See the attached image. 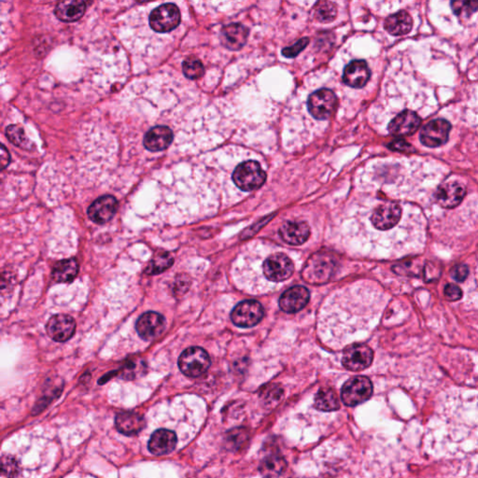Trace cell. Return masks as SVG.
Masks as SVG:
<instances>
[{"label": "cell", "mask_w": 478, "mask_h": 478, "mask_svg": "<svg viewBox=\"0 0 478 478\" xmlns=\"http://www.w3.org/2000/svg\"><path fill=\"white\" fill-rule=\"evenodd\" d=\"M336 271V260L325 254L313 255L302 271L305 281L312 284H324L330 280Z\"/></svg>", "instance_id": "cell-1"}, {"label": "cell", "mask_w": 478, "mask_h": 478, "mask_svg": "<svg viewBox=\"0 0 478 478\" xmlns=\"http://www.w3.org/2000/svg\"><path fill=\"white\" fill-rule=\"evenodd\" d=\"M233 181L240 190L251 192L265 184L266 173L256 161H246L234 169Z\"/></svg>", "instance_id": "cell-2"}, {"label": "cell", "mask_w": 478, "mask_h": 478, "mask_svg": "<svg viewBox=\"0 0 478 478\" xmlns=\"http://www.w3.org/2000/svg\"><path fill=\"white\" fill-rule=\"evenodd\" d=\"M210 355L204 348L190 347L178 358V368L181 373L189 377H199L210 368Z\"/></svg>", "instance_id": "cell-3"}, {"label": "cell", "mask_w": 478, "mask_h": 478, "mask_svg": "<svg viewBox=\"0 0 478 478\" xmlns=\"http://www.w3.org/2000/svg\"><path fill=\"white\" fill-rule=\"evenodd\" d=\"M181 13L178 6L166 3L154 8L149 16V26L158 33H167L180 25Z\"/></svg>", "instance_id": "cell-4"}, {"label": "cell", "mask_w": 478, "mask_h": 478, "mask_svg": "<svg viewBox=\"0 0 478 478\" xmlns=\"http://www.w3.org/2000/svg\"><path fill=\"white\" fill-rule=\"evenodd\" d=\"M373 394V384L365 377L351 378L342 388L343 403L348 406H355L365 403Z\"/></svg>", "instance_id": "cell-5"}, {"label": "cell", "mask_w": 478, "mask_h": 478, "mask_svg": "<svg viewBox=\"0 0 478 478\" xmlns=\"http://www.w3.org/2000/svg\"><path fill=\"white\" fill-rule=\"evenodd\" d=\"M338 99L332 90L319 89L309 96L307 108L317 120H328L336 110Z\"/></svg>", "instance_id": "cell-6"}, {"label": "cell", "mask_w": 478, "mask_h": 478, "mask_svg": "<svg viewBox=\"0 0 478 478\" xmlns=\"http://www.w3.org/2000/svg\"><path fill=\"white\" fill-rule=\"evenodd\" d=\"M265 316V309L259 302L246 300L234 307L231 313L232 321L237 326L254 327L259 324Z\"/></svg>", "instance_id": "cell-7"}, {"label": "cell", "mask_w": 478, "mask_h": 478, "mask_svg": "<svg viewBox=\"0 0 478 478\" xmlns=\"http://www.w3.org/2000/svg\"><path fill=\"white\" fill-rule=\"evenodd\" d=\"M403 210L394 202H387L378 206L371 217V222L378 231L387 232L397 227L402 221Z\"/></svg>", "instance_id": "cell-8"}, {"label": "cell", "mask_w": 478, "mask_h": 478, "mask_svg": "<svg viewBox=\"0 0 478 478\" xmlns=\"http://www.w3.org/2000/svg\"><path fill=\"white\" fill-rule=\"evenodd\" d=\"M295 265L288 256L283 254H275L269 256L263 263V273L268 280L280 283L292 277Z\"/></svg>", "instance_id": "cell-9"}, {"label": "cell", "mask_w": 478, "mask_h": 478, "mask_svg": "<svg viewBox=\"0 0 478 478\" xmlns=\"http://www.w3.org/2000/svg\"><path fill=\"white\" fill-rule=\"evenodd\" d=\"M373 359L374 353L371 348L365 344H354L346 348L342 363L348 370L358 372L368 368Z\"/></svg>", "instance_id": "cell-10"}, {"label": "cell", "mask_w": 478, "mask_h": 478, "mask_svg": "<svg viewBox=\"0 0 478 478\" xmlns=\"http://www.w3.org/2000/svg\"><path fill=\"white\" fill-rule=\"evenodd\" d=\"M165 317L160 313L148 312L142 314L137 321L136 330L145 341L157 339L166 329Z\"/></svg>", "instance_id": "cell-11"}, {"label": "cell", "mask_w": 478, "mask_h": 478, "mask_svg": "<svg viewBox=\"0 0 478 478\" xmlns=\"http://www.w3.org/2000/svg\"><path fill=\"white\" fill-rule=\"evenodd\" d=\"M450 129L451 125L445 120H433L422 128L421 142L422 144L430 148L444 145L448 142Z\"/></svg>", "instance_id": "cell-12"}, {"label": "cell", "mask_w": 478, "mask_h": 478, "mask_svg": "<svg viewBox=\"0 0 478 478\" xmlns=\"http://www.w3.org/2000/svg\"><path fill=\"white\" fill-rule=\"evenodd\" d=\"M76 322L72 316L57 314L50 318L46 325L48 336L57 342H66L74 336Z\"/></svg>", "instance_id": "cell-13"}, {"label": "cell", "mask_w": 478, "mask_h": 478, "mask_svg": "<svg viewBox=\"0 0 478 478\" xmlns=\"http://www.w3.org/2000/svg\"><path fill=\"white\" fill-rule=\"evenodd\" d=\"M466 187L459 181H450L437 188L435 198L439 206L454 208L462 203L465 198Z\"/></svg>", "instance_id": "cell-14"}, {"label": "cell", "mask_w": 478, "mask_h": 478, "mask_svg": "<svg viewBox=\"0 0 478 478\" xmlns=\"http://www.w3.org/2000/svg\"><path fill=\"white\" fill-rule=\"evenodd\" d=\"M118 206V201L114 196H101L88 208V216L95 224H105L115 215Z\"/></svg>", "instance_id": "cell-15"}, {"label": "cell", "mask_w": 478, "mask_h": 478, "mask_svg": "<svg viewBox=\"0 0 478 478\" xmlns=\"http://www.w3.org/2000/svg\"><path fill=\"white\" fill-rule=\"evenodd\" d=\"M174 134L172 129L165 125H157L149 129L143 137V145L149 152H163L172 145Z\"/></svg>", "instance_id": "cell-16"}, {"label": "cell", "mask_w": 478, "mask_h": 478, "mask_svg": "<svg viewBox=\"0 0 478 478\" xmlns=\"http://www.w3.org/2000/svg\"><path fill=\"white\" fill-rule=\"evenodd\" d=\"M421 120L418 114L411 110L399 113L389 125V132L392 136L402 137L414 134L421 126Z\"/></svg>", "instance_id": "cell-17"}, {"label": "cell", "mask_w": 478, "mask_h": 478, "mask_svg": "<svg viewBox=\"0 0 478 478\" xmlns=\"http://www.w3.org/2000/svg\"><path fill=\"white\" fill-rule=\"evenodd\" d=\"M310 295L309 290L303 286L292 287L283 292L280 299V307L286 313L300 312L309 303Z\"/></svg>", "instance_id": "cell-18"}, {"label": "cell", "mask_w": 478, "mask_h": 478, "mask_svg": "<svg viewBox=\"0 0 478 478\" xmlns=\"http://www.w3.org/2000/svg\"><path fill=\"white\" fill-rule=\"evenodd\" d=\"M370 77L371 72L365 60L351 61L343 73V81L356 89L365 87Z\"/></svg>", "instance_id": "cell-19"}, {"label": "cell", "mask_w": 478, "mask_h": 478, "mask_svg": "<svg viewBox=\"0 0 478 478\" xmlns=\"http://www.w3.org/2000/svg\"><path fill=\"white\" fill-rule=\"evenodd\" d=\"M249 35L250 30L245 25L241 23H231L222 28L221 42L225 48L231 51H239L247 42Z\"/></svg>", "instance_id": "cell-20"}, {"label": "cell", "mask_w": 478, "mask_h": 478, "mask_svg": "<svg viewBox=\"0 0 478 478\" xmlns=\"http://www.w3.org/2000/svg\"><path fill=\"white\" fill-rule=\"evenodd\" d=\"M177 436L172 431L160 429L155 431L149 439V453L155 456H164L172 453L177 445Z\"/></svg>", "instance_id": "cell-21"}, {"label": "cell", "mask_w": 478, "mask_h": 478, "mask_svg": "<svg viewBox=\"0 0 478 478\" xmlns=\"http://www.w3.org/2000/svg\"><path fill=\"white\" fill-rule=\"evenodd\" d=\"M281 239L291 245H302L309 239L310 227L305 222H287L280 230Z\"/></svg>", "instance_id": "cell-22"}, {"label": "cell", "mask_w": 478, "mask_h": 478, "mask_svg": "<svg viewBox=\"0 0 478 478\" xmlns=\"http://www.w3.org/2000/svg\"><path fill=\"white\" fill-rule=\"evenodd\" d=\"M115 425L123 435L135 436L144 429L146 421L144 416L139 413L125 411L116 416Z\"/></svg>", "instance_id": "cell-23"}, {"label": "cell", "mask_w": 478, "mask_h": 478, "mask_svg": "<svg viewBox=\"0 0 478 478\" xmlns=\"http://www.w3.org/2000/svg\"><path fill=\"white\" fill-rule=\"evenodd\" d=\"M86 11V3L81 0H67L58 3L55 7V16L60 21L73 23L80 20Z\"/></svg>", "instance_id": "cell-24"}, {"label": "cell", "mask_w": 478, "mask_h": 478, "mask_svg": "<svg viewBox=\"0 0 478 478\" xmlns=\"http://www.w3.org/2000/svg\"><path fill=\"white\" fill-rule=\"evenodd\" d=\"M413 21L411 16L406 11H400L392 14L386 19L384 28L392 36H403L411 31Z\"/></svg>", "instance_id": "cell-25"}, {"label": "cell", "mask_w": 478, "mask_h": 478, "mask_svg": "<svg viewBox=\"0 0 478 478\" xmlns=\"http://www.w3.org/2000/svg\"><path fill=\"white\" fill-rule=\"evenodd\" d=\"M79 273V263L75 258L63 260L58 262L52 269V277L55 283H70L77 277Z\"/></svg>", "instance_id": "cell-26"}, {"label": "cell", "mask_w": 478, "mask_h": 478, "mask_svg": "<svg viewBox=\"0 0 478 478\" xmlns=\"http://www.w3.org/2000/svg\"><path fill=\"white\" fill-rule=\"evenodd\" d=\"M287 463L283 457L271 455L261 462L259 470L263 478H277L285 470Z\"/></svg>", "instance_id": "cell-27"}, {"label": "cell", "mask_w": 478, "mask_h": 478, "mask_svg": "<svg viewBox=\"0 0 478 478\" xmlns=\"http://www.w3.org/2000/svg\"><path fill=\"white\" fill-rule=\"evenodd\" d=\"M315 407L321 411H336L340 409L338 396L332 389H321L315 397Z\"/></svg>", "instance_id": "cell-28"}, {"label": "cell", "mask_w": 478, "mask_h": 478, "mask_svg": "<svg viewBox=\"0 0 478 478\" xmlns=\"http://www.w3.org/2000/svg\"><path fill=\"white\" fill-rule=\"evenodd\" d=\"M314 16L319 22H333L337 16L336 5L331 1L318 2L314 7Z\"/></svg>", "instance_id": "cell-29"}, {"label": "cell", "mask_w": 478, "mask_h": 478, "mask_svg": "<svg viewBox=\"0 0 478 478\" xmlns=\"http://www.w3.org/2000/svg\"><path fill=\"white\" fill-rule=\"evenodd\" d=\"M173 263H174V259H173L171 255L167 254V252L162 254H158L157 257H154V259L149 262L145 272L149 275L161 274V273L171 268Z\"/></svg>", "instance_id": "cell-30"}, {"label": "cell", "mask_w": 478, "mask_h": 478, "mask_svg": "<svg viewBox=\"0 0 478 478\" xmlns=\"http://www.w3.org/2000/svg\"><path fill=\"white\" fill-rule=\"evenodd\" d=\"M183 72L190 80H198L204 75L205 69L203 64L198 58L190 57L184 60Z\"/></svg>", "instance_id": "cell-31"}, {"label": "cell", "mask_w": 478, "mask_h": 478, "mask_svg": "<svg viewBox=\"0 0 478 478\" xmlns=\"http://www.w3.org/2000/svg\"><path fill=\"white\" fill-rule=\"evenodd\" d=\"M6 137L13 144L20 147V148H30V142L26 137L25 131L17 125H10L6 129Z\"/></svg>", "instance_id": "cell-32"}, {"label": "cell", "mask_w": 478, "mask_h": 478, "mask_svg": "<svg viewBox=\"0 0 478 478\" xmlns=\"http://www.w3.org/2000/svg\"><path fill=\"white\" fill-rule=\"evenodd\" d=\"M451 8L457 16L469 18L478 11V1H453Z\"/></svg>", "instance_id": "cell-33"}, {"label": "cell", "mask_w": 478, "mask_h": 478, "mask_svg": "<svg viewBox=\"0 0 478 478\" xmlns=\"http://www.w3.org/2000/svg\"><path fill=\"white\" fill-rule=\"evenodd\" d=\"M309 38H303V39L299 40L297 42L292 45V47H288L283 50V55L285 57L293 58L297 57L302 51H304L307 48V46L309 45Z\"/></svg>", "instance_id": "cell-34"}, {"label": "cell", "mask_w": 478, "mask_h": 478, "mask_svg": "<svg viewBox=\"0 0 478 478\" xmlns=\"http://www.w3.org/2000/svg\"><path fill=\"white\" fill-rule=\"evenodd\" d=\"M248 439L247 433L244 430H234L233 432L229 433L228 443H230L234 448H239Z\"/></svg>", "instance_id": "cell-35"}, {"label": "cell", "mask_w": 478, "mask_h": 478, "mask_svg": "<svg viewBox=\"0 0 478 478\" xmlns=\"http://www.w3.org/2000/svg\"><path fill=\"white\" fill-rule=\"evenodd\" d=\"M445 296L448 300L456 302L462 297V291L459 286L455 284H448L445 288Z\"/></svg>", "instance_id": "cell-36"}, {"label": "cell", "mask_w": 478, "mask_h": 478, "mask_svg": "<svg viewBox=\"0 0 478 478\" xmlns=\"http://www.w3.org/2000/svg\"><path fill=\"white\" fill-rule=\"evenodd\" d=\"M468 275L469 269L467 266L465 265L455 266L453 268V271H451V277H453L454 280L459 281V283L465 280L466 278L468 277Z\"/></svg>", "instance_id": "cell-37"}, {"label": "cell", "mask_w": 478, "mask_h": 478, "mask_svg": "<svg viewBox=\"0 0 478 478\" xmlns=\"http://www.w3.org/2000/svg\"><path fill=\"white\" fill-rule=\"evenodd\" d=\"M389 148L394 149V151L403 152H415V148L412 145H410L409 143L404 142L403 140H397L392 142L391 144L389 145Z\"/></svg>", "instance_id": "cell-38"}, {"label": "cell", "mask_w": 478, "mask_h": 478, "mask_svg": "<svg viewBox=\"0 0 478 478\" xmlns=\"http://www.w3.org/2000/svg\"><path fill=\"white\" fill-rule=\"evenodd\" d=\"M11 162V155L10 152L7 151L6 147L2 145L1 149V160H0V164H1V169L4 170L6 167L8 166V164Z\"/></svg>", "instance_id": "cell-39"}, {"label": "cell", "mask_w": 478, "mask_h": 478, "mask_svg": "<svg viewBox=\"0 0 478 478\" xmlns=\"http://www.w3.org/2000/svg\"><path fill=\"white\" fill-rule=\"evenodd\" d=\"M183 277H181V280H178L177 281V285H176V288L178 290V292L180 293H184L187 291L188 289H189L190 286V280H188V278L186 277L184 280L181 278Z\"/></svg>", "instance_id": "cell-40"}]
</instances>
